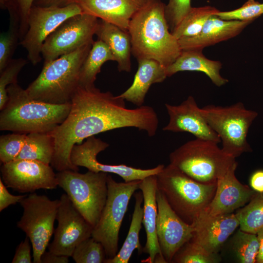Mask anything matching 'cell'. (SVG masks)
Segmentation results:
<instances>
[{
    "mask_svg": "<svg viewBox=\"0 0 263 263\" xmlns=\"http://www.w3.org/2000/svg\"><path fill=\"white\" fill-rule=\"evenodd\" d=\"M125 100L110 92H101L95 86H78L71 100V108L64 121L51 133L55 151L51 166L58 171H78L71 160L74 145L101 132L133 127L155 135L159 120L154 109L143 105L135 109L126 107Z\"/></svg>",
    "mask_w": 263,
    "mask_h": 263,
    "instance_id": "6da1fadb",
    "label": "cell"
},
{
    "mask_svg": "<svg viewBox=\"0 0 263 263\" xmlns=\"http://www.w3.org/2000/svg\"><path fill=\"white\" fill-rule=\"evenodd\" d=\"M161 0H149L131 19L128 32L132 54L137 60H155L166 68L182 50L178 40L170 31Z\"/></svg>",
    "mask_w": 263,
    "mask_h": 263,
    "instance_id": "7a4b0ae2",
    "label": "cell"
},
{
    "mask_svg": "<svg viewBox=\"0 0 263 263\" xmlns=\"http://www.w3.org/2000/svg\"><path fill=\"white\" fill-rule=\"evenodd\" d=\"M8 99L0 113V130L28 134L52 132L68 116L71 103L54 104L35 100L18 83L7 88Z\"/></svg>",
    "mask_w": 263,
    "mask_h": 263,
    "instance_id": "3957f363",
    "label": "cell"
},
{
    "mask_svg": "<svg viewBox=\"0 0 263 263\" xmlns=\"http://www.w3.org/2000/svg\"><path fill=\"white\" fill-rule=\"evenodd\" d=\"M92 44L44 62L39 75L25 89L28 95L51 104L71 103L79 86L81 66Z\"/></svg>",
    "mask_w": 263,
    "mask_h": 263,
    "instance_id": "277c9868",
    "label": "cell"
},
{
    "mask_svg": "<svg viewBox=\"0 0 263 263\" xmlns=\"http://www.w3.org/2000/svg\"><path fill=\"white\" fill-rule=\"evenodd\" d=\"M156 184L172 209L188 224L205 210L217 187L197 182L170 164L156 174Z\"/></svg>",
    "mask_w": 263,
    "mask_h": 263,
    "instance_id": "5b68a950",
    "label": "cell"
},
{
    "mask_svg": "<svg viewBox=\"0 0 263 263\" xmlns=\"http://www.w3.org/2000/svg\"><path fill=\"white\" fill-rule=\"evenodd\" d=\"M218 143L200 138L189 141L171 152L169 164L192 179L205 184L217 181L237 163Z\"/></svg>",
    "mask_w": 263,
    "mask_h": 263,
    "instance_id": "8992f818",
    "label": "cell"
},
{
    "mask_svg": "<svg viewBox=\"0 0 263 263\" xmlns=\"http://www.w3.org/2000/svg\"><path fill=\"white\" fill-rule=\"evenodd\" d=\"M209 126L217 134L222 149L234 158L252 151L247 141L249 129L258 116L256 111L248 110L241 102L229 106L208 105L201 108Z\"/></svg>",
    "mask_w": 263,
    "mask_h": 263,
    "instance_id": "52a82bcc",
    "label": "cell"
},
{
    "mask_svg": "<svg viewBox=\"0 0 263 263\" xmlns=\"http://www.w3.org/2000/svg\"><path fill=\"white\" fill-rule=\"evenodd\" d=\"M56 175L58 186L65 191L76 208L94 227L106 202L108 174L89 170L85 173L65 170Z\"/></svg>",
    "mask_w": 263,
    "mask_h": 263,
    "instance_id": "ba28073f",
    "label": "cell"
},
{
    "mask_svg": "<svg viewBox=\"0 0 263 263\" xmlns=\"http://www.w3.org/2000/svg\"><path fill=\"white\" fill-rule=\"evenodd\" d=\"M140 181L117 182L108 175L106 202L92 233V237L103 246L107 258H113L118 252L121 224L132 196L139 189Z\"/></svg>",
    "mask_w": 263,
    "mask_h": 263,
    "instance_id": "9c48e42d",
    "label": "cell"
},
{
    "mask_svg": "<svg viewBox=\"0 0 263 263\" xmlns=\"http://www.w3.org/2000/svg\"><path fill=\"white\" fill-rule=\"evenodd\" d=\"M23 214L17 226L30 239L33 249L34 263H41V257L49 245L54 232V223L60 200H50L44 195L32 192L19 203Z\"/></svg>",
    "mask_w": 263,
    "mask_h": 263,
    "instance_id": "30bf717a",
    "label": "cell"
},
{
    "mask_svg": "<svg viewBox=\"0 0 263 263\" xmlns=\"http://www.w3.org/2000/svg\"><path fill=\"white\" fill-rule=\"evenodd\" d=\"M83 11L72 3L64 6L33 5L28 18V29L19 43L27 52V58L35 65L42 59L41 48L47 38L68 19Z\"/></svg>",
    "mask_w": 263,
    "mask_h": 263,
    "instance_id": "8fae6325",
    "label": "cell"
},
{
    "mask_svg": "<svg viewBox=\"0 0 263 263\" xmlns=\"http://www.w3.org/2000/svg\"><path fill=\"white\" fill-rule=\"evenodd\" d=\"M98 19L86 13L74 16L62 23L45 39L41 48L44 62L73 52L94 42Z\"/></svg>",
    "mask_w": 263,
    "mask_h": 263,
    "instance_id": "7c38bea8",
    "label": "cell"
},
{
    "mask_svg": "<svg viewBox=\"0 0 263 263\" xmlns=\"http://www.w3.org/2000/svg\"><path fill=\"white\" fill-rule=\"evenodd\" d=\"M59 200L56 218L58 225L54 230V240L48 246L51 253L71 257L80 243L92 237L93 226L76 208L66 193L63 194Z\"/></svg>",
    "mask_w": 263,
    "mask_h": 263,
    "instance_id": "4fadbf2b",
    "label": "cell"
},
{
    "mask_svg": "<svg viewBox=\"0 0 263 263\" xmlns=\"http://www.w3.org/2000/svg\"><path fill=\"white\" fill-rule=\"evenodd\" d=\"M2 180L7 187L21 193L39 189H52L58 186L53 167L39 161L17 159L2 164Z\"/></svg>",
    "mask_w": 263,
    "mask_h": 263,
    "instance_id": "5bb4252c",
    "label": "cell"
},
{
    "mask_svg": "<svg viewBox=\"0 0 263 263\" xmlns=\"http://www.w3.org/2000/svg\"><path fill=\"white\" fill-rule=\"evenodd\" d=\"M109 146L108 143L94 136L89 137L81 144L74 146L71 153V162L75 166L85 167L92 171L117 174L126 182L142 180L149 176L156 175L165 167L159 165L153 168L141 169L123 164L112 165L98 162L97 154Z\"/></svg>",
    "mask_w": 263,
    "mask_h": 263,
    "instance_id": "9a60e30c",
    "label": "cell"
},
{
    "mask_svg": "<svg viewBox=\"0 0 263 263\" xmlns=\"http://www.w3.org/2000/svg\"><path fill=\"white\" fill-rule=\"evenodd\" d=\"M156 232L162 255L171 263L178 250L192 237V224L184 221L172 209L163 194L157 189Z\"/></svg>",
    "mask_w": 263,
    "mask_h": 263,
    "instance_id": "2e32d148",
    "label": "cell"
},
{
    "mask_svg": "<svg viewBox=\"0 0 263 263\" xmlns=\"http://www.w3.org/2000/svg\"><path fill=\"white\" fill-rule=\"evenodd\" d=\"M169 116L168 124L163 128L165 131L175 132H187L197 138L218 143L221 140L211 128L192 96H189L178 105L165 104Z\"/></svg>",
    "mask_w": 263,
    "mask_h": 263,
    "instance_id": "e0dca14e",
    "label": "cell"
},
{
    "mask_svg": "<svg viewBox=\"0 0 263 263\" xmlns=\"http://www.w3.org/2000/svg\"><path fill=\"white\" fill-rule=\"evenodd\" d=\"M238 163L233 165L217 182L214 195L205 212L211 215L231 213L243 207L257 192L242 184L235 172Z\"/></svg>",
    "mask_w": 263,
    "mask_h": 263,
    "instance_id": "ac0fdd59",
    "label": "cell"
},
{
    "mask_svg": "<svg viewBox=\"0 0 263 263\" xmlns=\"http://www.w3.org/2000/svg\"><path fill=\"white\" fill-rule=\"evenodd\" d=\"M192 224L194 232L190 240L217 254L240 223L236 214L211 215L204 211Z\"/></svg>",
    "mask_w": 263,
    "mask_h": 263,
    "instance_id": "d6986e66",
    "label": "cell"
},
{
    "mask_svg": "<svg viewBox=\"0 0 263 263\" xmlns=\"http://www.w3.org/2000/svg\"><path fill=\"white\" fill-rule=\"evenodd\" d=\"M149 0H73L83 13L115 25L128 31L133 16ZM70 3V4H71Z\"/></svg>",
    "mask_w": 263,
    "mask_h": 263,
    "instance_id": "ffe728a7",
    "label": "cell"
},
{
    "mask_svg": "<svg viewBox=\"0 0 263 263\" xmlns=\"http://www.w3.org/2000/svg\"><path fill=\"white\" fill-rule=\"evenodd\" d=\"M139 188L143 197L142 223L146 233V242L142 251L149 255V257L143 262L167 263L161 251L156 232V175L149 176L141 180Z\"/></svg>",
    "mask_w": 263,
    "mask_h": 263,
    "instance_id": "44dd1931",
    "label": "cell"
},
{
    "mask_svg": "<svg viewBox=\"0 0 263 263\" xmlns=\"http://www.w3.org/2000/svg\"><path fill=\"white\" fill-rule=\"evenodd\" d=\"M252 22L223 20L214 15L207 20L198 35L180 39L178 42L182 50H203L236 37Z\"/></svg>",
    "mask_w": 263,
    "mask_h": 263,
    "instance_id": "7402d4cb",
    "label": "cell"
},
{
    "mask_svg": "<svg viewBox=\"0 0 263 263\" xmlns=\"http://www.w3.org/2000/svg\"><path fill=\"white\" fill-rule=\"evenodd\" d=\"M138 66L131 86L118 96L138 107L143 106L146 94L153 84L163 82L167 76L166 68L152 59L137 60Z\"/></svg>",
    "mask_w": 263,
    "mask_h": 263,
    "instance_id": "603a6c76",
    "label": "cell"
},
{
    "mask_svg": "<svg viewBox=\"0 0 263 263\" xmlns=\"http://www.w3.org/2000/svg\"><path fill=\"white\" fill-rule=\"evenodd\" d=\"M202 50H182L176 60L166 68L167 76L181 71H198L205 74L218 87L227 83L228 80L220 74L222 63L207 58Z\"/></svg>",
    "mask_w": 263,
    "mask_h": 263,
    "instance_id": "cb8c5ba5",
    "label": "cell"
},
{
    "mask_svg": "<svg viewBox=\"0 0 263 263\" xmlns=\"http://www.w3.org/2000/svg\"><path fill=\"white\" fill-rule=\"evenodd\" d=\"M98 39L109 47L117 62L119 71L130 72L131 70L132 43L128 31L111 23L99 21L95 33Z\"/></svg>",
    "mask_w": 263,
    "mask_h": 263,
    "instance_id": "d4e9b609",
    "label": "cell"
},
{
    "mask_svg": "<svg viewBox=\"0 0 263 263\" xmlns=\"http://www.w3.org/2000/svg\"><path fill=\"white\" fill-rule=\"evenodd\" d=\"M135 205L132 221L126 238L117 254L113 258H106L104 263H128L133 251L143 252L139 240V233L143 218V197L141 191L134 194Z\"/></svg>",
    "mask_w": 263,
    "mask_h": 263,
    "instance_id": "484cf974",
    "label": "cell"
},
{
    "mask_svg": "<svg viewBox=\"0 0 263 263\" xmlns=\"http://www.w3.org/2000/svg\"><path fill=\"white\" fill-rule=\"evenodd\" d=\"M108 61H115L108 46L100 39L94 41L81 66L79 86L84 87L94 86L97 74L103 64Z\"/></svg>",
    "mask_w": 263,
    "mask_h": 263,
    "instance_id": "4316f807",
    "label": "cell"
},
{
    "mask_svg": "<svg viewBox=\"0 0 263 263\" xmlns=\"http://www.w3.org/2000/svg\"><path fill=\"white\" fill-rule=\"evenodd\" d=\"M55 151L51 132H36L26 134L24 146L17 159L31 160L51 164Z\"/></svg>",
    "mask_w": 263,
    "mask_h": 263,
    "instance_id": "83f0119b",
    "label": "cell"
},
{
    "mask_svg": "<svg viewBox=\"0 0 263 263\" xmlns=\"http://www.w3.org/2000/svg\"><path fill=\"white\" fill-rule=\"evenodd\" d=\"M219 10L211 6L192 7L171 33L178 40L198 35L208 18Z\"/></svg>",
    "mask_w": 263,
    "mask_h": 263,
    "instance_id": "f1b7e54d",
    "label": "cell"
},
{
    "mask_svg": "<svg viewBox=\"0 0 263 263\" xmlns=\"http://www.w3.org/2000/svg\"><path fill=\"white\" fill-rule=\"evenodd\" d=\"M242 231L257 234L263 228V192H256L236 213Z\"/></svg>",
    "mask_w": 263,
    "mask_h": 263,
    "instance_id": "f546056e",
    "label": "cell"
},
{
    "mask_svg": "<svg viewBox=\"0 0 263 263\" xmlns=\"http://www.w3.org/2000/svg\"><path fill=\"white\" fill-rule=\"evenodd\" d=\"M233 249L240 263H256L259 249L257 234L246 232L240 229L234 236Z\"/></svg>",
    "mask_w": 263,
    "mask_h": 263,
    "instance_id": "4dcf8cb0",
    "label": "cell"
},
{
    "mask_svg": "<svg viewBox=\"0 0 263 263\" xmlns=\"http://www.w3.org/2000/svg\"><path fill=\"white\" fill-rule=\"evenodd\" d=\"M219 261L217 254L209 251L201 245L190 240L176 253L171 263H216Z\"/></svg>",
    "mask_w": 263,
    "mask_h": 263,
    "instance_id": "1f68e13d",
    "label": "cell"
},
{
    "mask_svg": "<svg viewBox=\"0 0 263 263\" xmlns=\"http://www.w3.org/2000/svg\"><path fill=\"white\" fill-rule=\"evenodd\" d=\"M36 0H0V8L6 9L10 21L18 25L20 41L28 29V18Z\"/></svg>",
    "mask_w": 263,
    "mask_h": 263,
    "instance_id": "d6a6232c",
    "label": "cell"
},
{
    "mask_svg": "<svg viewBox=\"0 0 263 263\" xmlns=\"http://www.w3.org/2000/svg\"><path fill=\"white\" fill-rule=\"evenodd\" d=\"M71 257L76 263H104L107 258L102 244L92 237L80 243Z\"/></svg>",
    "mask_w": 263,
    "mask_h": 263,
    "instance_id": "836d02e7",
    "label": "cell"
},
{
    "mask_svg": "<svg viewBox=\"0 0 263 263\" xmlns=\"http://www.w3.org/2000/svg\"><path fill=\"white\" fill-rule=\"evenodd\" d=\"M27 61L23 58L12 59L0 72V110H2L8 99L7 88L17 82L19 74Z\"/></svg>",
    "mask_w": 263,
    "mask_h": 263,
    "instance_id": "e575fe53",
    "label": "cell"
},
{
    "mask_svg": "<svg viewBox=\"0 0 263 263\" xmlns=\"http://www.w3.org/2000/svg\"><path fill=\"white\" fill-rule=\"evenodd\" d=\"M19 40V28L9 21L8 30L0 36V72L12 59V56Z\"/></svg>",
    "mask_w": 263,
    "mask_h": 263,
    "instance_id": "d590c367",
    "label": "cell"
},
{
    "mask_svg": "<svg viewBox=\"0 0 263 263\" xmlns=\"http://www.w3.org/2000/svg\"><path fill=\"white\" fill-rule=\"evenodd\" d=\"M263 14V3L248 0L239 8L228 11H219L216 15L223 20L253 21Z\"/></svg>",
    "mask_w": 263,
    "mask_h": 263,
    "instance_id": "8d00e7d4",
    "label": "cell"
},
{
    "mask_svg": "<svg viewBox=\"0 0 263 263\" xmlns=\"http://www.w3.org/2000/svg\"><path fill=\"white\" fill-rule=\"evenodd\" d=\"M26 134L13 132L0 136V160L2 164L17 159L24 146Z\"/></svg>",
    "mask_w": 263,
    "mask_h": 263,
    "instance_id": "74e56055",
    "label": "cell"
},
{
    "mask_svg": "<svg viewBox=\"0 0 263 263\" xmlns=\"http://www.w3.org/2000/svg\"><path fill=\"white\" fill-rule=\"evenodd\" d=\"M192 6L191 0H169L165 5V17L171 33L188 13Z\"/></svg>",
    "mask_w": 263,
    "mask_h": 263,
    "instance_id": "f35d334b",
    "label": "cell"
},
{
    "mask_svg": "<svg viewBox=\"0 0 263 263\" xmlns=\"http://www.w3.org/2000/svg\"><path fill=\"white\" fill-rule=\"evenodd\" d=\"M31 241L27 236L17 247L15 255L12 261V263H31Z\"/></svg>",
    "mask_w": 263,
    "mask_h": 263,
    "instance_id": "ab89813d",
    "label": "cell"
},
{
    "mask_svg": "<svg viewBox=\"0 0 263 263\" xmlns=\"http://www.w3.org/2000/svg\"><path fill=\"white\" fill-rule=\"evenodd\" d=\"M1 178H0V211L7 208L10 205L20 203L27 195H14L7 189Z\"/></svg>",
    "mask_w": 263,
    "mask_h": 263,
    "instance_id": "60d3db41",
    "label": "cell"
},
{
    "mask_svg": "<svg viewBox=\"0 0 263 263\" xmlns=\"http://www.w3.org/2000/svg\"><path fill=\"white\" fill-rule=\"evenodd\" d=\"M249 184L255 191L263 192V169H258L253 172L250 177Z\"/></svg>",
    "mask_w": 263,
    "mask_h": 263,
    "instance_id": "b9f144b4",
    "label": "cell"
},
{
    "mask_svg": "<svg viewBox=\"0 0 263 263\" xmlns=\"http://www.w3.org/2000/svg\"><path fill=\"white\" fill-rule=\"evenodd\" d=\"M69 257L44 251L41 257V263H68Z\"/></svg>",
    "mask_w": 263,
    "mask_h": 263,
    "instance_id": "7bdbcfd3",
    "label": "cell"
},
{
    "mask_svg": "<svg viewBox=\"0 0 263 263\" xmlns=\"http://www.w3.org/2000/svg\"><path fill=\"white\" fill-rule=\"evenodd\" d=\"M73 0H36L33 5L39 6H64L71 3Z\"/></svg>",
    "mask_w": 263,
    "mask_h": 263,
    "instance_id": "ee69618b",
    "label": "cell"
},
{
    "mask_svg": "<svg viewBox=\"0 0 263 263\" xmlns=\"http://www.w3.org/2000/svg\"><path fill=\"white\" fill-rule=\"evenodd\" d=\"M257 235L259 242V249L256 263H263V228L257 233Z\"/></svg>",
    "mask_w": 263,
    "mask_h": 263,
    "instance_id": "f6af8a7d",
    "label": "cell"
},
{
    "mask_svg": "<svg viewBox=\"0 0 263 263\" xmlns=\"http://www.w3.org/2000/svg\"></svg>",
    "mask_w": 263,
    "mask_h": 263,
    "instance_id": "bcb514c9",
    "label": "cell"
}]
</instances>
